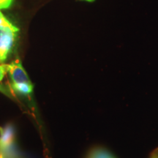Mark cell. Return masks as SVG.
Here are the masks:
<instances>
[{
  "mask_svg": "<svg viewBox=\"0 0 158 158\" xmlns=\"http://www.w3.org/2000/svg\"><path fill=\"white\" fill-rule=\"evenodd\" d=\"M86 1H87V2H94V0H86Z\"/></svg>",
  "mask_w": 158,
  "mask_h": 158,
  "instance_id": "12",
  "label": "cell"
},
{
  "mask_svg": "<svg viewBox=\"0 0 158 158\" xmlns=\"http://www.w3.org/2000/svg\"><path fill=\"white\" fill-rule=\"evenodd\" d=\"M9 64H0V81H2L6 73H8Z\"/></svg>",
  "mask_w": 158,
  "mask_h": 158,
  "instance_id": "7",
  "label": "cell"
},
{
  "mask_svg": "<svg viewBox=\"0 0 158 158\" xmlns=\"http://www.w3.org/2000/svg\"><path fill=\"white\" fill-rule=\"evenodd\" d=\"M12 89L17 92L18 93L22 94V95H29L32 92L34 86L32 83L29 84H11Z\"/></svg>",
  "mask_w": 158,
  "mask_h": 158,
  "instance_id": "5",
  "label": "cell"
},
{
  "mask_svg": "<svg viewBox=\"0 0 158 158\" xmlns=\"http://www.w3.org/2000/svg\"><path fill=\"white\" fill-rule=\"evenodd\" d=\"M11 27V28H15L16 27L8 19H7L5 15L2 14L1 11H0V27Z\"/></svg>",
  "mask_w": 158,
  "mask_h": 158,
  "instance_id": "6",
  "label": "cell"
},
{
  "mask_svg": "<svg viewBox=\"0 0 158 158\" xmlns=\"http://www.w3.org/2000/svg\"><path fill=\"white\" fill-rule=\"evenodd\" d=\"M0 92H2V93H4V94H5L6 95H9L8 91H7V89H6L4 86H2L1 84H0Z\"/></svg>",
  "mask_w": 158,
  "mask_h": 158,
  "instance_id": "9",
  "label": "cell"
},
{
  "mask_svg": "<svg viewBox=\"0 0 158 158\" xmlns=\"http://www.w3.org/2000/svg\"><path fill=\"white\" fill-rule=\"evenodd\" d=\"M153 152H154V153H156V154H157V155H158V147L157 148V149H156L155 150V151Z\"/></svg>",
  "mask_w": 158,
  "mask_h": 158,
  "instance_id": "11",
  "label": "cell"
},
{
  "mask_svg": "<svg viewBox=\"0 0 158 158\" xmlns=\"http://www.w3.org/2000/svg\"><path fill=\"white\" fill-rule=\"evenodd\" d=\"M8 73L11 79V84L31 83L19 59H15L13 62L9 64Z\"/></svg>",
  "mask_w": 158,
  "mask_h": 158,
  "instance_id": "2",
  "label": "cell"
},
{
  "mask_svg": "<svg viewBox=\"0 0 158 158\" xmlns=\"http://www.w3.org/2000/svg\"><path fill=\"white\" fill-rule=\"evenodd\" d=\"M149 158H158V155H157V154H156V153L152 152V155H151V156H150Z\"/></svg>",
  "mask_w": 158,
  "mask_h": 158,
  "instance_id": "10",
  "label": "cell"
},
{
  "mask_svg": "<svg viewBox=\"0 0 158 158\" xmlns=\"http://www.w3.org/2000/svg\"><path fill=\"white\" fill-rule=\"evenodd\" d=\"M19 31L18 27H0V64L7 60L13 51Z\"/></svg>",
  "mask_w": 158,
  "mask_h": 158,
  "instance_id": "1",
  "label": "cell"
},
{
  "mask_svg": "<svg viewBox=\"0 0 158 158\" xmlns=\"http://www.w3.org/2000/svg\"><path fill=\"white\" fill-rule=\"evenodd\" d=\"M13 2V0H0V10L9 8Z\"/></svg>",
  "mask_w": 158,
  "mask_h": 158,
  "instance_id": "8",
  "label": "cell"
},
{
  "mask_svg": "<svg viewBox=\"0 0 158 158\" xmlns=\"http://www.w3.org/2000/svg\"><path fill=\"white\" fill-rule=\"evenodd\" d=\"M0 158H22L15 147V141L0 143Z\"/></svg>",
  "mask_w": 158,
  "mask_h": 158,
  "instance_id": "3",
  "label": "cell"
},
{
  "mask_svg": "<svg viewBox=\"0 0 158 158\" xmlns=\"http://www.w3.org/2000/svg\"><path fill=\"white\" fill-rule=\"evenodd\" d=\"M87 158H116L108 150L103 148H95L91 150Z\"/></svg>",
  "mask_w": 158,
  "mask_h": 158,
  "instance_id": "4",
  "label": "cell"
}]
</instances>
